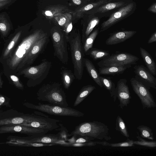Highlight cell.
Masks as SVG:
<instances>
[{
    "mask_svg": "<svg viewBox=\"0 0 156 156\" xmlns=\"http://www.w3.org/2000/svg\"><path fill=\"white\" fill-rule=\"evenodd\" d=\"M8 0H14V1H16V0H0V2L4 1H8Z\"/></svg>",
    "mask_w": 156,
    "mask_h": 156,
    "instance_id": "47",
    "label": "cell"
},
{
    "mask_svg": "<svg viewBox=\"0 0 156 156\" xmlns=\"http://www.w3.org/2000/svg\"><path fill=\"white\" fill-rule=\"evenodd\" d=\"M65 9V8L60 7H55L51 8L50 9L45 11L44 14L46 16L51 17L57 13L62 12H64Z\"/></svg>",
    "mask_w": 156,
    "mask_h": 156,
    "instance_id": "37",
    "label": "cell"
},
{
    "mask_svg": "<svg viewBox=\"0 0 156 156\" xmlns=\"http://www.w3.org/2000/svg\"><path fill=\"white\" fill-rule=\"evenodd\" d=\"M99 21V19L97 17H94L90 21L86 27L84 29L81 37L82 44L84 43L87 37L92 31L94 28L98 24Z\"/></svg>",
    "mask_w": 156,
    "mask_h": 156,
    "instance_id": "30",
    "label": "cell"
},
{
    "mask_svg": "<svg viewBox=\"0 0 156 156\" xmlns=\"http://www.w3.org/2000/svg\"><path fill=\"white\" fill-rule=\"evenodd\" d=\"M83 62L84 66L90 76L100 87H103L100 79V74L92 62L86 58H84Z\"/></svg>",
    "mask_w": 156,
    "mask_h": 156,
    "instance_id": "19",
    "label": "cell"
},
{
    "mask_svg": "<svg viewBox=\"0 0 156 156\" xmlns=\"http://www.w3.org/2000/svg\"><path fill=\"white\" fill-rule=\"evenodd\" d=\"M100 79L103 86L109 91L111 97L115 102L117 98L115 84L109 77L100 76Z\"/></svg>",
    "mask_w": 156,
    "mask_h": 156,
    "instance_id": "25",
    "label": "cell"
},
{
    "mask_svg": "<svg viewBox=\"0 0 156 156\" xmlns=\"http://www.w3.org/2000/svg\"><path fill=\"white\" fill-rule=\"evenodd\" d=\"M50 34L42 29L38 28L28 35L23 40L12 56L9 60L8 63L10 67L14 69L18 67L34 44Z\"/></svg>",
    "mask_w": 156,
    "mask_h": 156,
    "instance_id": "1",
    "label": "cell"
},
{
    "mask_svg": "<svg viewBox=\"0 0 156 156\" xmlns=\"http://www.w3.org/2000/svg\"><path fill=\"white\" fill-rule=\"evenodd\" d=\"M130 82L133 91L140 100L144 109L156 107L155 100L148 87L135 78H132Z\"/></svg>",
    "mask_w": 156,
    "mask_h": 156,
    "instance_id": "9",
    "label": "cell"
},
{
    "mask_svg": "<svg viewBox=\"0 0 156 156\" xmlns=\"http://www.w3.org/2000/svg\"><path fill=\"white\" fill-rule=\"evenodd\" d=\"M94 139L92 138L87 137L80 136V137L75 141L74 143H83L92 141V140Z\"/></svg>",
    "mask_w": 156,
    "mask_h": 156,
    "instance_id": "40",
    "label": "cell"
},
{
    "mask_svg": "<svg viewBox=\"0 0 156 156\" xmlns=\"http://www.w3.org/2000/svg\"><path fill=\"white\" fill-rule=\"evenodd\" d=\"M60 128L59 132L58 133L59 134L61 139L65 141H67L68 137V130L61 123H59Z\"/></svg>",
    "mask_w": 156,
    "mask_h": 156,
    "instance_id": "38",
    "label": "cell"
},
{
    "mask_svg": "<svg viewBox=\"0 0 156 156\" xmlns=\"http://www.w3.org/2000/svg\"><path fill=\"white\" fill-rule=\"evenodd\" d=\"M108 0H99L97 2L92 3L82 7L73 13L74 16L79 17L85 12L94 8L98 7L108 2Z\"/></svg>",
    "mask_w": 156,
    "mask_h": 156,
    "instance_id": "26",
    "label": "cell"
},
{
    "mask_svg": "<svg viewBox=\"0 0 156 156\" xmlns=\"http://www.w3.org/2000/svg\"><path fill=\"white\" fill-rule=\"evenodd\" d=\"M139 58L131 54L124 52H117L110 55L97 63L99 67L112 66H126L131 67L136 65Z\"/></svg>",
    "mask_w": 156,
    "mask_h": 156,
    "instance_id": "7",
    "label": "cell"
},
{
    "mask_svg": "<svg viewBox=\"0 0 156 156\" xmlns=\"http://www.w3.org/2000/svg\"><path fill=\"white\" fill-rule=\"evenodd\" d=\"M137 129L141 137L152 140H154L152 131L149 127L144 125H140L137 127Z\"/></svg>",
    "mask_w": 156,
    "mask_h": 156,
    "instance_id": "33",
    "label": "cell"
},
{
    "mask_svg": "<svg viewBox=\"0 0 156 156\" xmlns=\"http://www.w3.org/2000/svg\"><path fill=\"white\" fill-rule=\"evenodd\" d=\"M134 7V3H130L122 6L119 10L113 13L107 20L101 24L100 32L106 30L128 16L133 11Z\"/></svg>",
    "mask_w": 156,
    "mask_h": 156,
    "instance_id": "13",
    "label": "cell"
},
{
    "mask_svg": "<svg viewBox=\"0 0 156 156\" xmlns=\"http://www.w3.org/2000/svg\"><path fill=\"white\" fill-rule=\"evenodd\" d=\"M136 31L134 30H123L114 32L110 34L105 41L107 45H115L123 42L133 36Z\"/></svg>",
    "mask_w": 156,
    "mask_h": 156,
    "instance_id": "17",
    "label": "cell"
},
{
    "mask_svg": "<svg viewBox=\"0 0 156 156\" xmlns=\"http://www.w3.org/2000/svg\"><path fill=\"white\" fill-rule=\"evenodd\" d=\"M15 1L14 0H8L0 2V11L7 8Z\"/></svg>",
    "mask_w": 156,
    "mask_h": 156,
    "instance_id": "41",
    "label": "cell"
},
{
    "mask_svg": "<svg viewBox=\"0 0 156 156\" xmlns=\"http://www.w3.org/2000/svg\"><path fill=\"white\" fill-rule=\"evenodd\" d=\"M95 89L96 87L91 85H88L83 87L76 98L73 106L76 107L80 104Z\"/></svg>",
    "mask_w": 156,
    "mask_h": 156,
    "instance_id": "24",
    "label": "cell"
},
{
    "mask_svg": "<svg viewBox=\"0 0 156 156\" xmlns=\"http://www.w3.org/2000/svg\"><path fill=\"white\" fill-rule=\"evenodd\" d=\"M115 129L124 136L127 138L129 137L127 126L122 118L119 115L116 119Z\"/></svg>",
    "mask_w": 156,
    "mask_h": 156,
    "instance_id": "32",
    "label": "cell"
},
{
    "mask_svg": "<svg viewBox=\"0 0 156 156\" xmlns=\"http://www.w3.org/2000/svg\"><path fill=\"white\" fill-rule=\"evenodd\" d=\"M49 131L47 129L19 125L0 126V134L17 133L32 136L45 134Z\"/></svg>",
    "mask_w": 156,
    "mask_h": 156,
    "instance_id": "12",
    "label": "cell"
},
{
    "mask_svg": "<svg viewBox=\"0 0 156 156\" xmlns=\"http://www.w3.org/2000/svg\"><path fill=\"white\" fill-rule=\"evenodd\" d=\"M12 23L8 14L5 12L0 13V33L3 36L10 32Z\"/></svg>",
    "mask_w": 156,
    "mask_h": 156,
    "instance_id": "23",
    "label": "cell"
},
{
    "mask_svg": "<svg viewBox=\"0 0 156 156\" xmlns=\"http://www.w3.org/2000/svg\"><path fill=\"white\" fill-rule=\"evenodd\" d=\"M99 33V29H96L92 31L85 39L84 43L82 44L85 55L92 48L94 42Z\"/></svg>",
    "mask_w": 156,
    "mask_h": 156,
    "instance_id": "28",
    "label": "cell"
},
{
    "mask_svg": "<svg viewBox=\"0 0 156 156\" xmlns=\"http://www.w3.org/2000/svg\"><path fill=\"white\" fill-rule=\"evenodd\" d=\"M148 10L153 13H156V3L155 2L152 4L148 9Z\"/></svg>",
    "mask_w": 156,
    "mask_h": 156,
    "instance_id": "43",
    "label": "cell"
},
{
    "mask_svg": "<svg viewBox=\"0 0 156 156\" xmlns=\"http://www.w3.org/2000/svg\"><path fill=\"white\" fill-rule=\"evenodd\" d=\"M86 55H89L94 60L102 59L110 55L108 51L96 48H91Z\"/></svg>",
    "mask_w": 156,
    "mask_h": 156,
    "instance_id": "29",
    "label": "cell"
},
{
    "mask_svg": "<svg viewBox=\"0 0 156 156\" xmlns=\"http://www.w3.org/2000/svg\"><path fill=\"white\" fill-rule=\"evenodd\" d=\"M141 56L147 68L154 75H156V64L151 55L146 49L142 47L139 48Z\"/></svg>",
    "mask_w": 156,
    "mask_h": 156,
    "instance_id": "20",
    "label": "cell"
},
{
    "mask_svg": "<svg viewBox=\"0 0 156 156\" xmlns=\"http://www.w3.org/2000/svg\"><path fill=\"white\" fill-rule=\"evenodd\" d=\"M156 41V31H155L147 41V43L150 44Z\"/></svg>",
    "mask_w": 156,
    "mask_h": 156,
    "instance_id": "42",
    "label": "cell"
},
{
    "mask_svg": "<svg viewBox=\"0 0 156 156\" xmlns=\"http://www.w3.org/2000/svg\"><path fill=\"white\" fill-rule=\"evenodd\" d=\"M67 39L70 47L74 73L75 78L81 79L83 70L84 56L85 55L81 42V37L79 32L68 34Z\"/></svg>",
    "mask_w": 156,
    "mask_h": 156,
    "instance_id": "4",
    "label": "cell"
},
{
    "mask_svg": "<svg viewBox=\"0 0 156 156\" xmlns=\"http://www.w3.org/2000/svg\"><path fill=\"white\" fill-rule=\"evenodd\" d=\"M115 90L120 108L122 109L125 106H127L130 103L131 97L126 79H121L118 81Z\"/></svg>",
    "mask_w": 156,
    "mask_h": 156,
    "instance_id": "15",
    "label": "cell"
},
{
    "mask_svg": "<svg viewBox=\"0 0 156 156\" xmlns=\"http://www.w3.org/2000/svg\"><path fill=\"white\" fill-rule=\"evenodd\" d=\"M43 117L39 115H30L0 120V126L4 125H19L30 123Z\"/></svg>",
    "mask_w": 156,
    "mask_h": 156,
    "instance_id": "18",
    "label": "cell"
},
{
    "mask_svg": "<svg viewBox=\"0 0 156 156\" xmlns=\"http://www.w3.org/2000/svg\"><path fill=\"white\" fill-rule=\"evenodd\" d=\"M22 32V30L18 32L10 41L4 52L3 57L4 58H6L10 53L19 39L21 35Z\"/></svg>",
    "mask_w": 156,
    "mask_h": 156,
    "instance_id": "35",
    "label": "cell"
},
{
    "mask_svg": "<svg viewBox=\"0 0 156 156\" xmlns=\"http://www.w3.org/2000/svg\"><path fill=\"white\" fill-rule=\"evenodd\" d=\"M51 66V62L44 59L39 64L24 69L21 73L30 79V86L34 87L41 84L45 79Z\"/></svg>",
    "mask_w": 156,
    "mask_h": 156,
    "instance_id": "6",
    "label": "cell"
},
{
    "mask_svg": "<svg viewBox=\"0 0 156 156\" xmlns=\"http://www.w3.org/2000/svg\"><path fill=\"white\" fill-rule=\"evenodd\" d=\"M54 49V55L62 63L67 65L68 61L67 37L65 33L56 29L50 33Z\"/></svg>",
    "mask_w": 156,
    "mask_h": 156,
    "instance_id": "8",
    "label": "cell"
},
{
    "mask_svg": "<svg viewBox=\"0 0 156 156\" xmlns=\"http://www.w3.org/2000/svg\"><path fill=\"white\" fill-rule=\"evenodd\" d=\"M60 121L59 120L42 117L31 122L21 124L19 125L42 129L50 131L56 130L59 128L58 123Z\"/></svg>",
    "mask_w": 156,
    "mask_h": 156,
    "instance_id": "16",
    "label": "cell"
},
{
    "mask_svg": "<svg viewBox=\"0 0 156 156\" xmlns=\"http://www.w3.org/2000/svg\"><path fill=\"white\" fill-rule=\"evenodd\" d=\"M54 16L58 25L63 28L65 33L67 26L71 22L72 17L71 15L69 13H63L60 12L55 14Z\"/></svg>",
    "mask_w": 156,
    "mask_h": 156,
    "instance_id": "27",
    "label": "cell"
},
{
    "mask_svg": "<svg viewBox=\"0 0 156 156\" xmlns=\"http://www.w3.org/2000/svg\"><path fill=\"white\" fill-rule=\"evenodd\" d=\"M72 1L74 3L77 5H80L81 3V0H72Z\"/></svg>",
    "mask_w": 156,
    "mask_h": 156,
    "instance_id": "45",
    "label": "cell"
},
{
    "mask_svg": "<svg viewBox=\"0 0 156 156\" xmlns=\"http://www.w3.org/2000/svg\"><path fill=\"white\" fill-rule=\"evenodd\" d=\"M50 34L36 42L18 66V69L32 64L38 56L45 50L49 41Z\"/></svg>",
    "mask_w": 156,
    "mask_h": 156,
    "instance_id": "10",
    "label": "cell"
},
{
    "mask_svg": "<svg viewBox=\"0 0 156 156\" xmlns=\"http://www.w3.org/2000/svg\"><path fill=\"white\" fill-rule=\"evenodd\" d=\"M37 95L39 100L63 107L68 106L66 94L59 83H49L42 85L37 91Z\"/></svg>",
    "mask_w": 156,
    "mask_h": 156,
    "instance_id": "3",
    "label": "cell"
},
{
    "mask_svg": "<svg viewBox=\"0 0 156 156\" xmlns=\"http://www.w3.org/2000/svg\"><path fill=\"white\" fill-rule=\"evenodd\" d=\"M3 84V83L1 80L0 76V87L2 88V85Z\"/></svg>",
    "mask_w": 156,
    "mask_h": 156,
    "instance_id": "46",
    "label": "cell"
},
{
    "mask_svg": "<svg viewBox=\"0 0 156 156\" xmlns=\"http://www.w3.org/2000/svg\"><path fill=\"white\" fill-rule=\"evenodd\" d=\"M133 68L135 78L149 89L151 88L156 89V78L147 67L142 65H136Z\"/></svg>",
    "mask_w": 156,
    "mask_h": 156,
    "instance_id": "14",
    "label": "cell"
},
{
    "mask_svg": "<svg viewBox=\"0 0 156 156\" xmlns=\"http://www.w3.org/2000/svg\"><path fill=\"white\" fill-rule=\"evenodd\" d=\"M130 68L126 66H112L99 67L100 75H115L122 74L127 69Z\"/></svg>",
    "mask_w": 156,
    "mask_h": 156,
    "instance_id": "21",
    "label": "cell"
},
{
    "mask_svg": "<svg viewBox=\"0 0 156 156\" xmlns=\"http://www.w3.org/2000/svg\"><path fill=\"white\" fill-rule=\"evenodd\" d=\"M9 141L19 143H41L45 144H61L65 146L68 143L62 140L57 133L54 134H44L32 136V137L25 139L12 138Z\"/></svg>",
    "mask_w": 156,
    "mask_h": 156,
    "instance_id": "11",
    "label": "cell"
},
{
    "mask_svg": "<svg viewBox=\"0 0 156 156\" xmlns=\"http://www.w3.org/2000/svg\"><path fill=\"white\" fill-rule=\"evenodd\" d=\"M10 77L16 87L21 89L23 88V85L20 82L19 79L17 76L14 75H11Z\"/></svg>",
    "mask_w": 156,
    "mask_h": 156,
    "instance_id": "39",
    "label": "cell"
},
{
    "mask_svg": "<svg viewBox=\"0 0 156 156\" xmlns=\"http://www.w3.org/2000/svg\"><path fill=\"white\" fill-rule=\"evenodd\" d=\"M125 2L122 1L106 3L98 7L96 12L104 13L123 6Z\"/></svg>",
    "mask_w": 156,
    "mask_h": 156,
    "instance_id": "31",
    "label": "cell"
},
{
    "mask_svg": "<svg viewBox=\"0 0 156 156\" xmlns=\"http://www.w3.org/2000/svg\"><path fill=\"white\" fill-rule=\"evenodd\" d=\"M60 74L63 86L66 89L68 90L76 78L74 73L70 69L62 66Z\"/></svg>",
    "mask_w": 156,
    "mask_h": 156,
    "instance_id": "22",
    "label": "cell"
},
{
    "mask_svg": "<svg viewBox=\"0 0 156 156\" xmlns=\"http://www.w3.org/2000/svg\"><path fill=\"white\" fill-rule=\"evenodd\" d=\"M109 129L104 123L98 121L81 123L68 133V137L73 136H87L94 139L109 140L111 137L109 135Z\"/></svg>",
    "mask_w": 156,
    "mask_h": 156,
    "instance_id": "2",
    "label": "cell"
},
{
    "mask_svg": "<svg viewBox=\"0 0 156 156\" xmlns=\"http://www.w3.org/2000/svg\"><path fill=\"white\" fill-rule=\"evenodd\" d=\"M137 140L133 141L134 145L153 148L156 147V142L155 141H148L143 139L139 135L136 136Z\"/></svg>",
    "mask_w": 156,
    "mask_h": 156,
    "instance_id": "36",
    "label": "cell"
},
{
    "mask_svg": "<svg viewBox=\"0 0 156 156\" xmlns=\"http://www.w3.org/2000/svg\"><path fill=\"white\" fill-rule=\"evenodd\" d=\"M25 106L30 108L37 110L51 115L80 117L84 114L82 112L70 107H63L50 104L39 103L37 105L27 103Z\"/></svg>",
    "mask_w": 156,
    "mask_h": 156,
    "instance_id": "5",
    "label": "cell"
},
{
    "mask_svg": "<svg viewBox=\"0 0 156 156\" xmlns=\"http://www.w3.org/2000/svg\"><path fill=\"white\" fill-rule=\"evenodd\" d=\"M5 98L4 97L0 96V106L2 105L5 101Z\"/></svg>",
    "mask_w": 156,
    "mask_h": 156,
    "instance_id": "44",
    "label": "cell"
},
{
    "mask_svg": "<svg viewBox=\"0 0 156 156\" xmlns=\"http://www.w3.org/2000/svg\"><path fill=\"white\" fill-rule=\"evenodd\" d=\"M97 144L104 146H109L114 147H126L133 146V141L127 139L126 141L116 143H110L106 141L96 142Z\"/></svg>",
    "mask_w": 156,
    "mask_h": 156,
    "instance_id": "34",
    "label": "cell"
}]
</instances>
